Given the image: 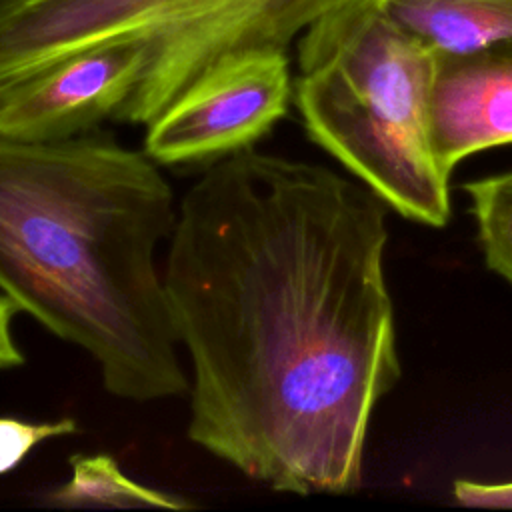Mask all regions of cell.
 <instances>
[{
  "label": "cell",
  "instance_id": "6da1fadb",
  "mask_svg": "<svg viewBox=\"0 0 512 512\" xmlns=\"http://www.w3.org/2000/svg\"><path fill=\"white\" fill-rule=\"evenodd\" d=\"M384 202L254 146L180 200L164 264L188 350V438L274 492L362 482L376 402L400 378Z\"/></svg>",
  "mask_w": 512,
  "mask_h": 512
},
{
  "label": "cell",
  "instance_id": "7a4b0ae2",
  "mask_svg": "<svg viewBox=\"0 0 512 512\" xmlns=\"http://www.w3.org/2000/svg\"><path fill=\"white\" fill-rule=\"evenodd\" d=\"M176 214L158 164L110 136H0V292L86 350L122 400L190 388L156 260Z\"/></svg>",
  "mask_w": 512,
  "mask_h": 512
},
{
  "label": "cell",
  "instance_id": "3957f363",
  "mask_svg": "<svg viewBox=\"0 0 512 512\" xmlns=\"http://www.w3.org/2000/svg\"><path fill=\"white\" fill-rule=\"evenodd\" d=\"M434 52L382 0H344L298 36L294 104L306 134L386 206L426 226L450 218V174L428 140Z\"/></svg>",
  "mask_w": 512,
  "mask_h": 512
},
{
  "label": "cell",
  "instance_id": "277c9868",
  "mask_svg": "<svg viewBox=\"0 0 512 512\" xmlns=\"http://www.w3.org/2000/svg\"><path fill=\"white\" fill-rule=\"evenodd\" d=\"M344 0H0V92L52 62L122 38L150 60L116 120L148 124L224 54L288 48Z\"/></svg>",
  "mask_w": 512,
  "mask_h": 512
},
{
  "label": "cell",
  "instance_id": "5b68a950",
  "mask_svg": "<svg viewBox=\"0 0 512 512\" xmlns=\"http://www.w3.org/2000/svg\"><path fill=\"white\" fill-rule=\"evenodd\" d=\"M292 100L284 48L224 54L146 124L144 152L164 166L218 160L252 148L286 116Z\"/></svg>",
  "mask_w": 512,
  "mask_h": 512
},
{
  "label": "cell",
  "instance_id": "8992f818",
  "mask_svg": "<svg viewBox=\"0 0 512 512\" xmlns=\"http://www.w3.org/2000/svg\"><path fill=\"white\" fill-rule=\"evenodd\" d=\"M148 38H122L68 54L0 92V136L54 142L116 118L142 80Z\"/></svg>",
  "mask_w": 512,
  "mask_h": 512
},
{
  "label": "cell",
  "instance_id": "52a82bcc",
  "mask_svg": "<svg viewBox=\"0 0 512 512\" xmlns=\"http://www.w3.org/2000/svg\"><path fill=\"white\" fill-rule=\"evenodd\" d=\"M426 120L446 174L474 152L512 144V50L434 54Z\"/></svg>",
  "mask_w": 512,
  "mask_h": 512
},
{
  "label": "cell",
  "instance_id": "ba28073f",
  "mask_svg": "<svg viewBox=\"0 0 512 512\" xmlns=\"http://www.w3.org/2000/svg\"><path fill=\"white\" fill-rule=\"evenodd\" d=\"M434 54L512 50V0H382Z\"/></svg>",
  "mask_w": 512,
  "mask_h": 512
},
{
  "label": "cell",
  "instance_id": "9c48e42d",
  "mask_svg": "<svg viewBox=\"0 0 512 512\" xmlns=\"http://www.w3.org/2000/svg\"><path fill=\"white\" fill-rule=\"evenodd\" d=\"M72 476L46 494L44 504L58 508H162L186 510L192 502L126 476L108 454L70 458Z\"/></svg>",
  "mask_w": 512,
  "mask_h": 512
},
{
  "label": "cell",
  "instance_id": "30bf717a",
  "mask_svg": "<svg viewBox=\"0 0 512 512\" xmlns=\"http://www.w3.org/2000/svg\"><path fill=\"white\" fill-rule=\"evenodd\" d=\"M490 270L512 284V170L464 186Z\"/></svg>",
  "mask_w": 512,
  "mask_h": 512
},
{
  "label": "cell",
  "instance_id": "8fae6325",
  "mask_svg": "<svg viewBox=\"0 0 512 512\" xmlns=\"http://www.w3.org/2000/svg\"><path fill=\"white\" fill-rule=\"evenodd\" d=\"M78 432L74 418H60L56 422H26L12 416L0 418V474L14 470L34 446L44 440L70 436Z\"/></svg>",
  "mask_w": 512,
  "mask_h": 512
},
{
  "label": "cell",
  "instance_id": "7c38bea8",
  "mask_svg": "<svg viewBox=\"0 0 512 512\" xmlns=\"http://www.w3.org/2000/svg\"><path fill=\"white\" fill-rule=\"evenodd\" d=\"M454 496L466 506L484 508H512V482L484 484L474 480H456Z\"/></svg>",
  "mask_w": 512,
  "mask_h": 512
},
{
  "label": "cell",
  "instance_id": "4fadbf2b",
  "mask_svg": "<svg viewBox=\"0 0 512 512\" xmlns=\"http://www.w3.org/2000/svg\"><path fill=\"white\" fill-rule=\"evenodd\" d=\"M18 312V306L0 292V372L14 370L26 362L12 334V322Z\"/></svg>",
  "mask_w": 512,
  "mask_h": 512
}]
</instances>
